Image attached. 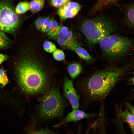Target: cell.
Instances as JSON below:
<instances>
[{"mask_svg":"<svg viewBox=\"0 0 134 134\" xmlns=\"http://www.w3.org/2000/svg\"><path fill=\"white\" fill-rule=\"evenodd\" d=\"M53 56L54 58L56 60L61 61L64 60L65 58V55L62 50L56 49L53 52Z\"/></svg>","mask_w":134,"mask_h":134,"instance_id":"obj_22","label":"cell"},{"mask_svg":"<svg viewBox=\"0 0 134 134\" xmlns=\"http://www.w3.org/2000/svg\"><path fill=\"white\" fill-rule=\"evenodd\" d=\"M74 51L80 58L88 63H92L95 60V59L86 50L80 46L77 47Z\"/></svg>","mask_w":134,"mask_h":134,"instance_id":"obj_13","label":"cell"},{"mask_svg":"<svg viewBox=\"0 0 134 134\" xmlns=\"http://www.w3.org/2000/svg\"><path fill=\"white\" fill-rule=\"evenodd\" d=\"M59 26L57 22L54 20L50 30L47 33V35L49 36L54 33L57 30Z\"/></svg>","mask_w":134,"mask_h":134,"instance_id":"obj_25","label":"cell"},{"mask_svg":"<svg viewBox=\"0 0 134 134\" xmlns=\"http://www.w3.org/2000/svg\"><path fill=\"white\" fill-rule=\"evenodd\" d=\"M71 0H50V3L52 6L59 8Z\"/></svg>","mask_w":134,"mask_h":134,"instance_id":"obj_23","label":"cell"},{"mask_svg":"<svg viewBox=\"0 0 134 134\" xmlns=\"http://www.w3.org/2000/svg\"><path fill=\"white\" fill-rule=\"evenodd\" d=\"M97 116L95 113H88L79 109L72 110L64 118L54 126L57 128L69 122H76L81 119Z\"/></svg>","mask_w":134,"mask_h":134,"instance_id":"obj_9","label":"cell"},{"mask_svg":"<svg viewBox=\"0 0 134 134\" xmlns=\"http://www.w3.org/2000/svg\"><path fill=\"white\" fill-rule=\"evenodd\" d=\"M63 88L64 95L70 103L72 110L79 109L80 96L74 87L73 81L66 76L64 77Z\"/></svg>","mask_w":134,"mask_h":134,"instance_id":"obj_7","label":"cell"},{"mask_svg":"<svg viewBox=\"0 0 134 134\" xmlns=\"http://www.w3.org/2000/svg\"><path fill=\"white\" fill-rule=\"evenodd\" d=\"M82 7L77 2L69 1L58 8L57 13L61 20L63 21L75 17Z\"/></svg>","mask_w":134,"mask_h":134,"instance_id":"obj_8","label":"cell"},{"mask_svg":"<svg viewBox=\"0 0 134 134\" xmlns=\"http://www.w3.org/2000/svg\"><path fill=\"white\" fill-rule=\"evenodd\" d=\"M24 129L26 131V134H55L53 131L46 128L36 130L25 128Z\"/></svg>","mask_w":134,"mask_h":134,"instance_id":"obj_18","label":"cell"},{"mask_svg":"<svg viewBox=\"0 0 134 134\" xmlns=\"http://www.w3.org/2000/svg\"><path fill=\"white\" fill-rule=\"evenodd\" d=\"M134 6L133 4H130L128 6L126 15V21L128 24L132 27L134 26Z\"/></svg>","mask_w":134,"mask_h":134,"instance_id":"obj_15","label":"cell"},{"mask_svg":"<svg viewBox=\"0 0 134 134\" xmlns=\"http://www.w3.org/2000/svg\"><path fill=\"white\" fill-rule=\"evenodd\" d=\"M81 30L88 45L92 46L114 32L116 26L110 18L100 15L84 19L81 23Z\"/></svg>","mask_w":134,"mask_h":134,"instance_id":"obj_4","label":"cell"},{"mask_svg":"<svg viewBox=\"0 0 134 134\" xmlns=\"http://www.w3.org/2000/svg\"><path fill=\"white\" fill-rule=\"evenodd\" d=\"M62 26L63 24L62 23L59 26L55 32L49 36V38H51L52 39L59 34L60 33L61 29Z\"/></svg>","mask_w":134,"mask_h":134,"instance_id":"obj_27","label":"cell"},{"mask_svg":"<svg viewBox=\"0 0 134 134\" xmlns=\"http://www.w3.org/2000/svg\"><path fill=\"white\" fill-rule=\"evenodd\" d=\"M128 64L120 67L111 66L93 72L77 82V87L87 104L104 99L130 70Z\"/></svg>","mask_w":134,"mask_h":134,"instance_id":"obj_2","label":"cell"},{"mask_svg":"<svg viewBox=\"0 0 134 134\" xmlns=\"http://www.w3.org/2000/svg\"><path fill=\"white\" fill-rule=\"evenodd\" d=\"M128 84L129 85H134V77H132L130 78L128 80Z\"/></svg>","mask_w":134,"mask_h":134,"instance_id":"obj_33","label":"cell"},{"mask_svg":"<svg viewBox=\"0 0 134 134\" xmlns=\"http://www.w3.org/2000/svg\"><path fill=\"white\" fill-rule=\"evenodd\" d=\"M64 36L69 38H73L72 33L71 31H69Z\"/></svg>","mask_w":134,"mask_h":134,"instance_id":"obj_32","label":"cell"},{"mask_svg":"<svg viewBox=\"0 0 134 134\" xmlns=\"http://www.w3.org/2000/svg\"><path fill=\"white\" fill-rule=\"evenodd\" d=\"M125 104L128 108L129 111L134 114V106L128 102H126Z\"/></svg>","mask_w":134,"mask_h":134,"instance_id":"obj_29","label":"cell"},{"mask_svg":"<svg viewBox=\"0 0 134 134\" xmlns=\"http://www.w3.org/2000/svg\"><path fill=\"white\" fill-rule=\"evenodd\" d=\"M54 18H52L50 19L46 28L45 32L47 33L50 30L54 21Z\"/></svg>","mask_w":134,"mask_h":134,"instance_id":"obj_28","label":"cell"},{"mask_svg":"<svg viewBox=\"0 0 134 134\" xmlns=\"http://www.w3.org/2000/svg\"><path fill=\"white\" fill-rule=\"evenodd\" d=\"M30 10L29 3L25 1L19 2L15 8L16 13L20 15Z\"/></svg>","mask_w":134,"mask_h":134,"instance_id":"obj_17","label":"cell"},{"mask_svg":"<svg viewBox=\"0 0 134 134\" xmlns=\"http://www.w3.org/2000/svg\"><path fill=\"white\" fill-rule=\"evenodd\" d=\"M8 57L7 55L0 53V65L7 60Z\"/></svg>","mask_w":134,"mask_h":134,"instance_id":"obj_30","label":"cell"},{"mask_svg":"<svg viewBox=\"0 0 134 134\" xmlns=\"http://www.w3.org/2000/svg\"><path fill=\"white\" fill-rule=\"evenodd\" d=\"M118 0H98L91 12L92 13H94L105 6Z\"/></svg>","mask_w":134,"mask_h":134,"instance_id":"obj_16","label":"cell"},{"mask_svg":"<svg viewBox=\"0 0 134 134\" xmlns=\"http://www.w3.org/2000/svg\"><path fill=\"white\" fill-rule=\"evenodd\" d=\"M9 80L5 71L0 68V87H4L8 83Z\"/></svg>","mask_w":134,"mask_h":134,"instance_id":"obj_20","label":"cell"},{"mask_svg":"<svg viewBox=\"0 0 134 134\" xmlns=\"http://www.w3.org/2000/svg\"><path fill=\"white\" fill-rule=\"evenodd\" d=\"M45 0H32L29 2L30 10L33 14L41 10L44 6Z\"/></svg>","mask_w":134,"mask_h":134,"instance_id":"obj_14","label":"cell"},{"mask_svg":"<svg viewBox=\"0 0 134 134\" xmlns=\"http://www.w3.org/2000/svg\"><path fill=\"white\" fill-rule=\"evenodd\" d=\"M50 20V16L45 17L44 19L41 29V31L42 33L45 32L46 27Z\"/></svg>","mask_w":134,"mask_h":134,"instance_id":"obj_26","label":"cell"},{"mask_svg":"<svg viewBox=\"0 0 134 134\" xmlns=\"http://www.w3.org/2000/svg\"><path fill=\"white\" fill-rule=\"evenodd\" d=\"M45 17L39 16L35 21V24L36 28L40 31H41L43 21Z\"/></svg>","mask_w":134,"mask_h":134,"instance_id":"obj_24","label":"cell"},{"mask_svg":"<svg viewBox=\"0 0 134 134\" xmlns=\"http://www.w3.org/2000/svg\"><path fill=\"white\" fill-rule=\"evenodd\" d=\"M9 44L8 37L3 32L0 30V49L7 47Z\"/></svg>","mask_w":134,"mask_h":134,"instance_id":"obj_19","label":"cell"},{"mask_svg":"<svg viewBox=\"0 0 134 134\" xmlns=\"http://www.w3.org/2000/svg\"><path fill=\"white\" fill-rule=\"evenodd\" d=\"M58 43L62 47L74 51L79 44L73 37L69 38L64 36L57 40Z\"/></svg>","mask_w":134,"mask_h":134,"instance_id":"obj_11","label":"cell"},{"mask_svg":"<svg viewBox=\"0 0 134 134\" xmlns=\"http://www.w3.org/2000/svg\"><path fill=\"white\" fill-rule=\"evenodd\" d=\"M19 60L16 67L18 85L31 95H40L52 86L53 72L33 53H25Z\"/></svg>","mask_w":134,"mask_h":134,"instance_id":"obj_1","label":"cell"},{"mask_svg":"<svg viewBox=\"0 0 134 134\" xmlns=\"http://www.w3.org/2000/svg\"><path fill=\"white\" fill-rule=\"evenodd\" d=\"M116 108V111L117 115L126 123H127L130 127L133 134L134 133V114L130 112L126 108L124 110L121 109Z\"/></svg>","mask_w":134,"mask_h":134,"instance_id":"obj_10","label":"cell"},{"mask_svg":"<svg viewBox=\"0 0 134 134\" xmlns=\"http://www.w3.org/2000/svg\"><path fill=\"white\" fill-rule=\"evenodd\" d=\"M37 107V121H49L64 116L67 102L61 95L59 87L53 83L39 98Z\"/></svg>","mask_w":134,"mask_h":134,"instance_id":"obj_3","label":"cell"},{"mask_svg":"<svg viewBox=\"0 0 134 134\" xmlns=\"http://www.w3.org/2000/svg\"><path fill=\"white\" fill-rule=\"evenodd\" d=\"M43 47L45 51L49 53L53 52L57 49L56 45L53 43L49 41H46L44 42Z\"/></svg>","mask_w":134,"mask_h":134,"instance_id":"obj_21","label":"cell"},{"mask_svg":"<svg viewBox=\"0 0 134 134\" xmlns=\"http://www.w3.org/2000/svg\"><path fill=\"white\" fill-rule=\"evenodd\" d=\"M103 56L112 60H118L129 51L133 45L128 38L118 35H109L99 43Z\"/></svg>","mask_w":134,"mask_h":134,"instance_id":"obj_5","label":"cell"},{"mask_svg":"<svg viewBox=\"0 0 134 134\" xmlns=\"http://www.w3.org/2000/svg\"><path fill=\"white\" fill-rule=\"evenodd\" d=\"M60 31L62 34L64 36L69 31V30L67 27L63 26L61 28Z\"/></svg>","mask_w":134,"mask_h":134,"instance_id":"obj_31","label":"cell"},{"mask_svg":"<svg viewBox=\"0 0 134 134\" xmlns=\"http://www.w3.org/2000/svg\"><path fill=\"white\" fill-rule=\"evenodd\" d=\"M22 21L21 16L16 13L11 0H0V30L14 33Z\"/></svg>","mask_w":134,"mask_h":134,"instance_id":"obj_6","label":"cell"},{"mask_svg":"<svg viewBox=\"0 0 134 134\" xmlns=\"http://www.w3.org/2000/svg\"><path fill=\"white\" fill-rule=\"evenodd\" d=\"M67 69L71 80L73 81L81 73L82 67L79 64L74 63L69 65Z\"/></svg>","mask_w":134,"mask_h":134,"instance_id":"obj_12","label":"cell"}]
</instances>
